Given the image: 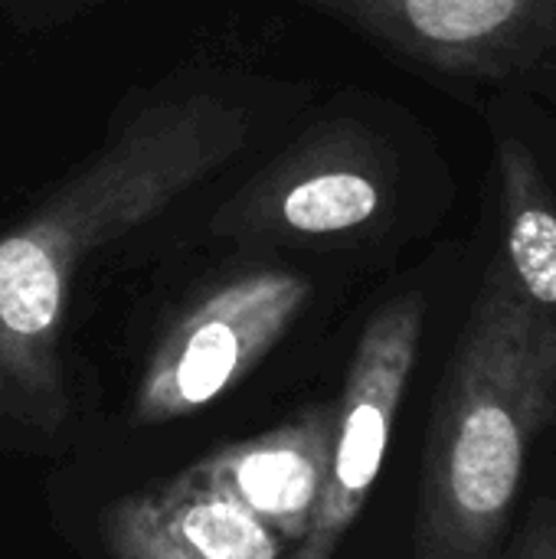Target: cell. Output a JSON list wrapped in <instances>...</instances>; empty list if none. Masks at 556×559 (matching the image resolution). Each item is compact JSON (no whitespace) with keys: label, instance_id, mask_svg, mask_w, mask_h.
<instances>
[{"label":"cell","instance_id":"cell-1","mask_svg":"<svg viewBox=\"0 0 556 559\" xmlns=\"http://www.w3.org/2000/svg\"><path fill=\"white\" fill-rule=\"evenodd\" d=\"M246 111L190 95L138 111L26 223L0 236V413L39 436L69 419L62 318L85 259L161 216L246 141Z\"/></svg>","mask_w":556,"mask_h":559},{"label":"cell","instance_id":"cell-9","mask_svg":"<svg viewBox=\"0 0 556 559\" xmlns=\"http://www.w3.org/2000/svg\"><path fill=\"white\" fill-rule=\"evenodd\" d=\"M383 203L387 190L377 160L341 141L305 157L301 170L275 180L262 213L288 233L338 236L374 223Z\"/></svg>","mask_w":556,"mask_h":559},{"label":"cell","instance_id":"cell-8","mask_svg":"<svg viewBox=\"0 0 556 559\" xmlns=\"http://www.w3.org/2000/svg\"><path fill=\"white\" fill-rule=\"evenodd\" d=\"M501 249L514 298L556 341V187L531 138L501 118L495 128Z\"/></svg>","mask_w":556,"mask_h":559},{"label":"cell","instance_id":"cell-10","mask_svg":"<svg viewBox=\"0 0 556 559\" xmlns=\"http://www.w3.org/2000/svg\"><path fill=\"white\" fill-rule=\"evenodd\" d=\"M511 559H556V504L531 514Z\"/></svg>","mask_w":556,"mask_h":559},{"label":"cell","instance_id":"cell-4","mask_svg":"<svg viewBox=\"0 0 556 559\" xmlns=\"http://www.w3.org/2000/svg\"><path fill=\"white\" fill-rule=\"evenodd\" d=\"M308 295V278L282 269L249 272L203 295L151 354L131 426H167L216 403L285 337Z\"/></svg>","mask_w":556,"mask_h":559},{"label":"cell","instance_id":"cell-6","mask_svg":"<svg viewBox=\"0 0 556 559\" xmlns=\"http://www.w3.org/2000/svg\"><path fill=\"white\" fill-rule=\"evenodd\" d=\"M334 429L338 406H308L269 432L210 452L177 478L246 511L292 554L318 518L331 475Z\"/></svg>","mask_w":556,"mask_h":559},{"label":"cell","instance_id":"cell-7","mask_svg":"<svg viewBox=\"0 0 556 559\" xmlns=\"http://www.w3.org/2000/svg\"><path fill=\"white\" fill-rule=\"evenodd\" d=\"M102 544L115 559H282L285 547L246 511L180 478L131 491L102 511Z\"/></svg>","mask_w":556,"mask_h":559},{"label":"cell","instance_id":"cell-2","mask_svg":"<svg viewBox=\"0 0 556 559\" xmlns=\"http://www.w3.org/2000/svg\"><path fill=\"white\" fill-rule=\"evenodd\" d=\"M554 419L556 341L492 259L436 403L413 559H495L528 452Z\"/></svg>","mask_w":556,"mask_h":559},{"label":"cell","instance_id":"cell-5","mask_svg":"<svg viewBox=\"0 0 556 559\" xmlns=\"http://www.w3.org/2000/svg\"><path fill=\"white\" fill-rule=\"evenodd\" d=\"M423 321L426 301L419 295H400L367 321L338 406L328 488L308 537L288 559H334L364 514L416 367Z\"/></svg>","mask_w":556,"mask_h":559},{"label":"cell","instance_id":"cell-3","mask_svg":"<svg viewBox=\"0 0 556 559\" xmlns=\"http://www.w3.org/2000/svg\"><path fill=\"white\" fill-rule=\"evenodd\" d=\"M436 75L556 92V0H308Z\"/></svg>","mask_w":556,"mask_h":559}]
</instances>
